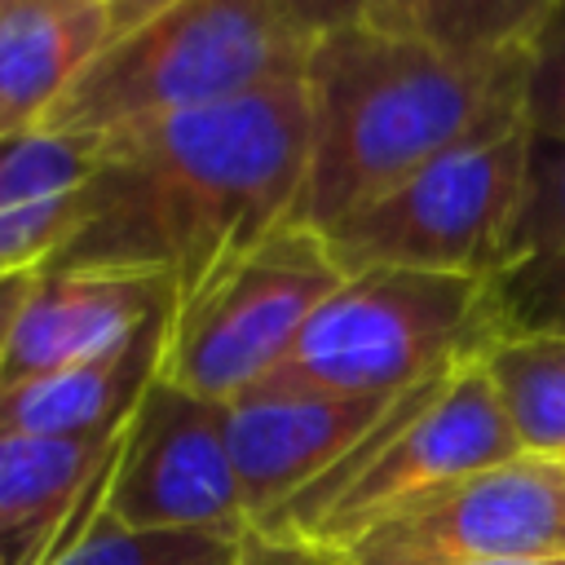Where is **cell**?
I'll return each instance as SVG.
<instances>
[{
  "label": "cell",
  "instance_id": "obj_1",
  "mask_svg": "<svg viewBox=\"0 0 565 565\" xmlns=\"http://www.w3.org/2000/svg\"><path fill=\"white\" fill-rule=\"evenodd\" d=\"M305 168V75L119 128L93 146L88 216L49 265L154 269L181 300L296 221Z\"/></svg>",
  "mask_w": 565,
  "mask_h": 565
},
{
  "label": "cell",
  "instance_id": "obj_2",
  "mask_svg": "<svg viewBox=\"0 0 565 565\" xmlns=\"http://www.w3.org/2000/svg\"><path fill=\"white\" fill-rule=\"evenodd\" d=\"M309 168L300 225L327 230L450 150L521 124V57L463 62L415 35L349 26L305 62Z\"/></svg>",
  "mask_w": 565,
  "mask_h": 565
},
{
  "label": "cell",
  "instance_id": "obj_3",
  "mask_svg": "<svg viewBox=\"0 0 565 565\" xmlns=\"http://www.w3.org/2000/svg\"><path fill=\"white\" fill-rule=\"evenodd\" d=\"M309 49L274 0H159L79 71L40 128L97 146L146 119L300 79Z\"/></svg>",
  "mask_w": 565,
  "mask_h": 565
},
{
  "label": "cell",
  "instance_id": "obj_4",
  "mask_svg": "<svg viewBox=\"0 0 565 565\" xmlns=\"http://www.w3.org/2000/svg\"><path fill=\"white\" fill-rule=\"evenodd\" d=\"M499 344L486 278L428 269H358L313 309L269 388L397 397L481 362Z\"/></svg>",
  "mask_w": 565,
  "mask_h": 565
},
{
  "label": "cell",
  "instance_id": "obj_5",
  "mask_svg": "<svg viewBox=\"0 0 565 565\" xmlns=\"http://www.w3.org/2000/svg\"><path fill=\"white\" fill-rule=\"evenodd\" d=\"M516 455L525 450L481 358L450 375L406 388L344 463H335L322 481L300 490L256 534L335 552L406 499Z\"/></svg>",
  "mask_w": 565,
  "mask_h": 565
},
{
  "label": "cell",
  "instance_id": "obj_6",
  "mask_svg": "<svg viewBox=\"0 0 565 565\" xmlns=\"http://www.w3.org/2000/svg\"><path fill=\"white\" fill-rule=\"evenodd\" d=\"M340 282L344 269L313 225L274 230L177 300L159 380L216 406L252 393Z\"/></svg>",
  "mask_w": 565,
  "mask_h": 565
},
{
  "label": "cell",
  "instance_id": "obj_7",
  "mask_svg": "<svg viewBox=\"0 0 565 565\" xmlns=\"http://www.w3.org/2000/svg\"><path fill=\"white\" fill-rule=\"evenodd\" d=\"M525 141L530 132L516 128L450 150L318 234L344 274L388 265L486 278L521 199Z\"/></svg>",
  "mask_w": 565,
  "mask_h": 565
},
{
  "label": "cell",
  "instance_id": "obj_8",
  "mask_svg": "<svg viewBox=\"0 0 565 565\" xmlns=\"http://www.w3.org/2000/svg\"><path fill=\"white\" fill-rule=\"evenodd\" d=\"M335 565H477L565 556V459L516 455L375 516Z\"/></svg>",
  "mask_w": 565,
  "mask_h": 565
},
{
  "label": "cell",
  "instance_id": "obj_9",
  "mask_svg": "<svg viewBox=\"0 0 565 565\" xmlns=\"http://www.w3.org/2000/svg\"><path fill=\"white\" fill-rule=\"evenodd\" d=\"M128 530H199L247 539L252 521L216 402L150 380L124 419L102 508Z\"/></svg>",
  "mask_w": 565,
  "mask_h": 565
},
{
  "label": "cell",
  "instance_id": "obj_10",
  "mask_svg": "<svg viewBox=\"0 0 565 565\" xmlns=\"http://www.w3.org/2000/svg\"><path fill=\"white\" fill-rule=\"evenodd\" d=\"M397 397H335L256 384L252 393L225 402V446L243 486L252 534L265 530L300 490L344 463Z\"/></svg>",
  "mask_w": 565,
  "mask_h": 565
},
{
  "label": "cell",
  "instance_id": "obj_11",
  "mask_svg": "<svg viewBox=\"0 0 565 565\" xmlns=\"http://www.w3.org/2000/svg\"><path fill=\"white\" fill-rule=\"evenodd\" d=\"M177 309V282L124 265H49L13 327L0 384L97 362Z\"/></svg>",
  "mask_w": 565,
  "mask_h": 565
},
{
  "label": "cell",
  "instance_id": "obj_12",
  "mask_svg": "<svg viewBox=\"0 0 565 565\" xmlns=\"http://www.w3.org/2000/svg\"><path fill=\"white\" fill-rule=\"evenodd\" d=\"M119 433L35 437L0 433V539L13 565H44L102 508Z\"/></svg>",
  "mask_w": 565,
  "mask_h": 565
},
{
  "label": "cell",
  "instance_id": "obj_13",
  "mask_svg": "<svg viewBox=\"0 0 565 565\" xmlns=\"http://www.w3.org/2000/svg\"><path fill=\"white\" fill-rule=\"evenodd\" d=\"M486 300L499 344L565 335V137L525 141V181Z\"/></svg>",
  "mask_w": 565,
  "mask_h": 565
},
{
  "label": "cell",
  "instance_id": "obj_14",
  "mask_svg": "<svg viewBox=\"0 0 565 565\" xmlns=\"http://www.w3.org/2000/svg\"><path fill=\"white\" fill-rule=\"evenodd\" d=\"M154 4L9 0L0 9V137L40 128L79 71Z\"/></svg>",
  "mask_w": 565,
  "mask_h": 565
},
{
  "label": "cell",
  "instance_id": "obj_15",
  "mask_svg": "<svg viewBox=\"0 0 565 565\" xmlns=\"http://www.w3.org/2000/svg\"><path fill=\"white\" fill-rule=\"evenodd\" d=\"M168 318L150 322L132 344L106 353L97 362L26 375L0 384V433H35V437H88L115 433L132 415L146 384L159 375Z\"/></svg>",
  "mask_w": 565,
  "mask_h": 565
},
{
  "label": "cell",
  "instance_id": "obj_16",
  "mask_svg": "<svg viewBox=\"0 0 565 565\" xmlns=\"http://www.w3.org/2000/svg\"><path fill=\"white\" fill-rule=\"evenodd\" d=\"M486 371L521 450L565 459V335L503 340L486 353Z\"/></svg>",
  "mask_w": 565,
  "mask_h": 565
},
{
  "label": "cell",
  "instance_id": "obj_17",
  "mask_svg": "<svg viewBox=\"0 0 565 565\" xmlns=\"http://www.w3.org/2000/svg\"><path fill=\"white\" fill-rule=\"evenodd\" d=\"M552 0H393L388 31L415 35L463 62L521 57Z\"/></svg>",
  "mask_w": 565,
  "mask_h": 565
},
{
  "label": "cell",
  "instance_id": "obj_18",
  "mask_svg": "<svg viewBox=\"0 0 565 565\" xmlns=\"http://www.w3.org/2000/svg\"><path fill=\"white\" fill-rule=\"evenodd\" d=\"M243 543L247 539L199 530H128L97 512L88 530L44 565H243Z\"/></svg>",
  "mask_w": 565,
  "mask_h": 565
},
{
  "label": "cell",
  "instance_id": "obj_19",
  "mask_svg": "<svg viewBox=\"0 0 565 565\" xmlns=\"http://www.w3.org/2000/svg\"><path fill=\"white\" fill-rule=\"evenodd\" d=\"M93 141L62 137L49 128H26L0 137V212L49 203L88 185Z\"/></svg>",
  "mask_w": 565,
  "mask_h": 565
},
{
  "label": "cell",
  "instance_id": "obj_20",
  "mask_svg": "<svg viewBox=\"0 0 565 565\" xmlns=\"http://www.w3.org/2000/svg\"><path fill=\"white\" fill-rule=\"evenodd\" d=\"M521 124L530 137H565V0H552L521 49Z\"/></svg>",
  "mask_w": 565,
  "mask_h": 565
},
{
  "label": "cell",
  "instance_id": "obj_21",
  "mask_svg": "<svg viewBox=\"0 0 565 565\" xmlns=\"http://www.w3.org/2000/svg\"><path fill=\"white\" fill-rule=\"evenodd\" d=\"M88 216L84 190L0 212V274H31L62 256V247L79 234Z\"/></svg>",
  "mask_w": 565,
  "mask_h": 565
},
{
  "label": "cell",
  "instance_id": "obj_22",
  "mask_svg": "<svg viewBox=\"0 0 565 565\" xmlns=\"http://www.w3.org/2000/svg\"><path fill=\"white\" fill-rule=\"evenodd\" d=\"M274 4L309 44H318L322 35L349 31V26H384L388 31V22H393V0H274Z\"/></svg>",
  "mask_w": 565,
  "mask_h": 565
},
{
  "label": "cell",
  "instance_id": "obj_23",
  "mask_svg": "<svg viewBox=\"0 0 565 565\" xmlns=\"http://www.w3.org/2000/svg\"><path fill=\"white\" fill-rule=\"evenodd\" d=\"M35 274L40 269H31V274H0V366H4V353H9V340H13V327L22 318V305H26L31 287H35Z\"/></svg>",
  "mask_w": 565,
  "mask_h": 565
},
{
  "label": "cell",
  "instance_id": "obj_24",
  "mask_svg": "<svg viewBox=\"0 0 565 565\" xmlns=\"http://www.w3.org/2000/svg\"><path fill=\"white\" fill-rule=\"evenodd\" d=\"M477 565H565V556H530V561H477Z\"/></svg>",
  "mask_w": 565,
  "mask_h": 565
},
{
  "label": "cell",
  "instance_id": "obj_25",
  "mask_svg": "<svg viewBox=\"0 0 565 565\" xmlns=\"http://www.w3.org/2000/svg\"><path fill=\"white\" fill-rule=\"evenodd\" d=\"M88 4H137V0H88Z\"/></svg>",
  "mask_w": 565,
  "mask_h": 565
},
{
  "label": "cell",
  "instance_id": "obj_26",
  "mask_svg": "<svg viewBox=\"0 0 565 565\" xmlns=\"http://www.w3.org/2000/svg\"><path fill=\"white\" fill-rule=\"evenodd\" d=\"M0 565H13V561H9V552H4V539H0Z\"/></svg>",
  "mask_w": 565,
  "mask_h": 565
},
{
  "label": "cell",
  "instance_id": "obj_27",
  "mask_svg": "<svg viewBox=\"0 0 565 565\" xmlns=\"http://www.w3.org/2000/svg\"><path fill=\"white\" fill-rule=\"evenodd\" d=\"M4 4H9V0H0V9H4Z\"/></svg>",
  "mask_w": 565,
  "mask_h": 565
},
{
  "label": "cell",
  "instance_id": "obj_28",
  "mask_svg": "<svg viewBox=\"0 0 565 565\" xmlns=\"http://www.w3.org/2000/svg\"><path fill=\"white\" fill-rule=\"evenodd\" d=\"M327 565H335V561H327Z\"/></svg>",
  "mask_w": 565,
  "mask_h": 565
}]
</instances>
